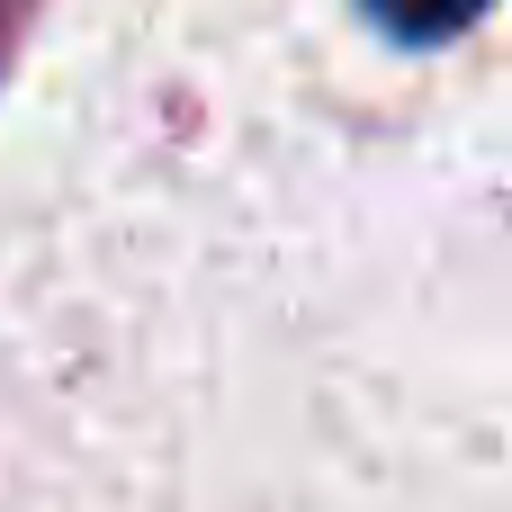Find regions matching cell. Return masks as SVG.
<instances>
[{"label":"cell","mask_w":512,"mask_h":512,"mask_svg":"<svg viewBox=\"0 0 512 512\" xmlns=\"http://www.w3.org/2000/svg\"><path fill=\"white\" fill-rule=\"evenodd\" d=\"M396 27H414V36H441V27H459V18H477L486 0H378Z\"/></svg>","instance_id":"cell-1"}]
</instances>
